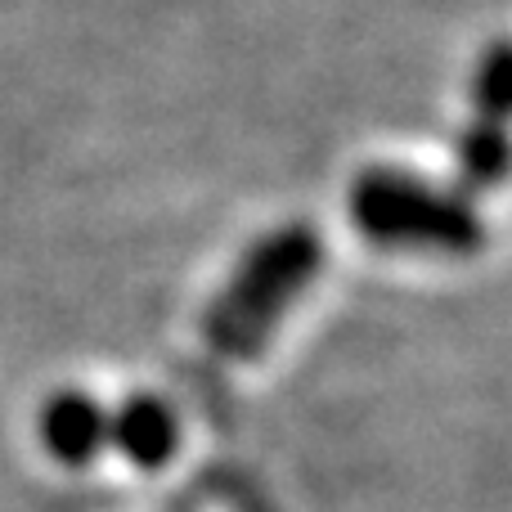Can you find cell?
Instances as JSON below:
<instances>
[{"mask_svg":"<svg viewBox=\"0 0 512 512\" xmlns=\"http://www.w3.org/2000/svg\"><path fill=\"white\" fill-rule=\"evenodd\" d=\"M319 265H324V248L306 225H288L256 243L207 310V342L216 346V355L243 360L261 351L279 319L315 283Z\"/></svg>","mask_w":512,"mask_h":512,"instance_id":"obj_1","label":"cell"},{"mask_svg":"<svg viewBox=\"0 0 512 512\" xmlns=\"http://www.w3.org/2000/svg\"><path fill=\"white\" fill-rule=\"evenodd\" d=\"M351 216L373 243L387 248L468 252L481 243V225L459 198L400 171H369L351 194Z\"/></svg>","mask_w":512,"mask_h":512,"instance_id":"obj_2","label":"cell"},{"mask_svg":"<svg viewBox=\"0 0 512 512\" xmlns=\"http://www.w3.org/2000/svg\"><path fill=\"white\" fill-rule=\"evenodd\" d=\"M41 441L59 463H95L108 454V405L90 391H59L41 409Z\"/></svg>","mask_w":512,"mask_h":512,"instance_id":"obj_3","label":"cell"},{"mask_svg":"<svg viewBox=\"0 0 512 512\" xmlns=\"http://www.w3.org/2000/svg\"><path fill=\"white\" fill-rule=\"evenodd\" d=\"M180 445V423L162 400L135 396L122 405H108V450L117 459L135 463V468H158L176 454Z\"/></svg>","mask_w":512,"mask_h":512,"instance_id":"obj_4","label":"cell"}]
</instances>
